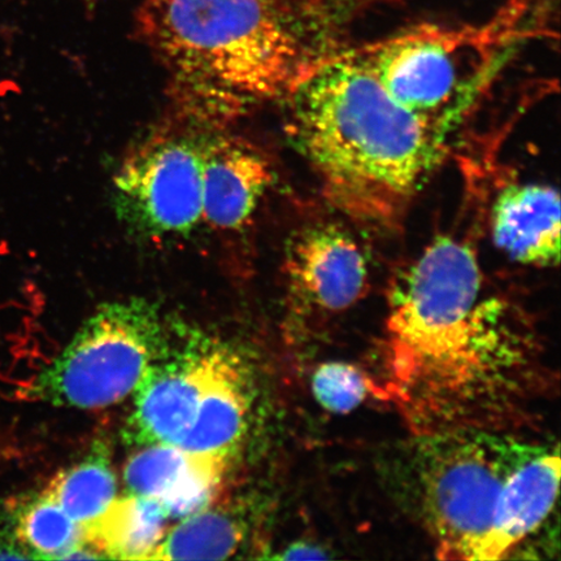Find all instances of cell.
Here are the masks:
<instances>
[{"label": "cell", "mask_w": 561, "mask_h": 561, "mask_svg": "<svg viewBox=\"0 0 561 561\" xmlns=\"http://www.w3.org/2000/svg\"><path fill=\"white\" fill-rule=\"evenodd\" d=\"M46 491L70 518L87 528L115 502L116 476L108 456L95 450L79 465L55 476Z\"/></svg>", "instance_id": "17"}, {"label": "cell", "mask_w": 561, "mask_h": 561, "mask_svg": "<svg viewBox=\"0 0 561 561\" xmlns=\"http://www.w3.org/2000/svg\"><path fill=\"white\" fill-rule=\"evenodd\" d=\"M407 468L410 496L439 559L489 561L512 477L539 442L512 431L415 436Z\"/></svg>", "instance_id": "5"}, {"label": "cell", "mask_w": 561, "mask_h": 561, "mask_svg": "<svg viewBox=\"0 0 561 561\" xmlns=\"http://www.w3.org/2000/svg\"><path fill=\"white\" fill-rule=\"evenodd\" d=\"M327 552L324 549H321L318 545L307 543V542H296L286 547V549L278 553L276 557H272V559H280V560H306V559H328Z\"/></svg>", "instance_id": "20"}, {"label": "cell", "mask_w": 561, "mask_h": 561, "mask_svg": "<svg viewBox=\"0 0 561 561\" xmlns=\"http://www.w3.org/2000/svg\"><path fill=\"white\" fill-rule=\"evenodd\" d=\"M289 135L341 214L394 229L447 152L450 131L392 98L363 62L319 60L287 95Z\"/></svg>", "instance_id": "2"}, {"label": "cell", "mask_w": 561, "mask_h": 561, "mask_svg": "<svg viewBox=\"0 0 561 561\" xmlns=\"http://www.w3.org/2000/svg\"><path fill=\"white\" fill-rule=\"evenodd\" d=\"M275 175L263 153L244 139L207 133L203 137V222L220 233L250 226Z\"/></svg>", "instance_id": "10"}, {"label": "cell", "mask_w": 561, "mask_h": 561, "mask_svg": "<svg viewBox=\"0 0 561 561\" xmlns=\"http://www.w3.org/2000/svg\"><path fill=\"white\" fill-rule=\"evenodd\" d=\"M560 482L559 446L541 444L516 469L491 541L489 561L510 558L549 520Z\"/></svg>", "instance_id": "14"}, {"label": "cell", "mask_w": 561, "mask_h": 561, "mask_svg": "<svg viewBox=\"0 0 561 561\" xmlns=\"http://www.w3.org/2000/svg\"><path fill=\"white\" fill-rule=\"evenodd\" d=\"M167 518L165 510L156 500L124 497L83 528L85 543L102 558L151 560L165 537Z\"/></svg>", "instance_id": "15"}, {"label": "cell", "mask_w": 561, "mask_h": 561, "mask_svg": "<svg viewBox=\"0 0 561 561\" xmlns=\"http://www.w3.org/2000/svg\"><path fill=\"white\" fill-rule=\"evenodd\" d=\"M137 26L202 125L287 98L319 62L273 0H144Z\"/></svg>", "instance_id": "3"}, {"label": "cell", "mask_w": 561, "mask_h": 561, "mask_svg": "<svg viewBox=\"0 0 561 561\" xmlns=\"http://www.w3.org/2000/svg\"><path fill=\"white\" fill-rule=\"evenodd\" d=\"M205 131L161 129L115 174L117 219L144 240L186 238L203 222Z\"/></svg>", "instance_id": "7"}, {"label": "cell", "mask_w": 561, "mask_h": 561, "mask_svg": "<svg viewBox=\"0 0 561 561\" xmlns=\"http://www.w3.org/2000/svg\"><path fill=\"white\" fill-rule=\"evenodd\" d=\"M382 357L386 399L415 436L512 431L552 385L535 322L489 291L479 252L451 233L392 280Z\"/></svg>", "instance_id": "1"}, {"label": "cell", "mask_w": 561, "mask_h": 561, "mask_svg": "<svg viewBox=\"0 0 561 561\" xmlns=\"http://www.w3.org/2000/svg\"><path fill=\"white\" fill-rule=\"evenodd\" d=\"M491 238L510 261L537 268L560 262V195L542 184H510L490 210Z\"/></svg>", "instance_id": "12"}, {"label": "cell", "mask_w": 561, "mask_h": 561, "mask_svg": "<svg viewBox=\"0 0 561 561\" xmlns=\"http://www.w3.org/2000/svg\"><path fill=\"white\" fill-rule=\"evenodd\" d=\"M366 250L336 224H314L294 234L285 273L297 306L316 318H332L354 307L369 285Z\"/></svg>", "instance_id": "8"}, {"label": "cell", "mask_w": 561, "mask_h": 561, "mask_svg": "<svg viewBox=\"0 0 561 561\" xmlns=\"http://www.w3.org/2000/svg\"><path fill=\"white\" fill-rule=\"evenodd\" d=\"M210 351L198 346L167 354V348L136 388L126 437L137 445L179 446L194 423Z\"/></svg>", "instance_id": "9"}, {"label": "cell", "mask_w": 561, "mask_h": 561, "mask_svg": "<svg viewBox=\"0 0 561 561\" xmlns=\"http://www.w3.org/2000/svg\"><path fill=\"white\" fill-rule=\"evenodd\" d=\"M165 348L156 306L140 299L105 304L42 371L34 394L53 405L81 410L116 404L136 390Z\"/></svg>", "instance_id": "6"}, {"label": "cell", "mask_w": 561, "mask_h": 561, "mask_svg": "<svg viewBox=\"0 0 561 561\" xmlns=\"http://www.w3.org/2000/svg\"><path fill=\"white\" fill-rule=\"evenodd\" d=\"M125 467L131 495L158 501L168 517H187L213 504L221 486L227 461L192 454L173 445H151Z\"/></svg>", "instance_id": "11"}, {"label": "cell", "mask_w": 561, "mask_h": 561, "mask_svg": "<svg viewBox=\"0 0 561 561\" xmlns=\"http://www.w3.org/2000/svg\"><path fill=\"white\" fill-rule=\"evenodd\" d=\"M312 392L322 409L334 415H347L370 397L386 399L381 385L359 367L345 362L320 364L313 371Z\"/></svg>", "instance_id": "19"}, {"label": "cell", "mask_w": 561, "mask_h": 561, "mask_svg": "<svg viewBox=\"0 0 561 561\" xmlns=\"http://www.w3.org/2000/svg\"><path fill=\"white\" fill-rule=\"evenodd\" d=\"M244 529L226 510H203L187 516L163 538L151 560H221L240 549Z\"/></svg>", "instance_id": "16"}, {"label": "cell", "mask_w": 561, "mask_h": 561, "mask_svg": "<svg viewBox=\"0 0 561 561\" xmlns=\"http://www.w3.org/2000/svg\"><path fill=\"white\" fill-rule=\"evenodd\" d=\"M530 5L512 0L479 25H421L350 51L404 107L453 131L510 59L539 32Z\"/></svg>", "instance_id": "4"}, {"label": "cell", "mask_w": 561, "mask_h": 561, "mask_svg": "<svg viewBox=\"0 0 561 561\" xmlns=\"http://www.w3.org/2000/svg\"><path fill=\"white\" fill-rule=\"evenodd\" d=\"M252 391L248 369L229 351H210L194 423L178 446L228 460L248 433Z\"/></svg>", "instance_id": "13"}, {"label": "cell", "mask_w": 561, "mask_h": 561, "mask_svg": "<svg viewBox=\"0 0 561 561\" xmlns=\"http://www.w3.org/2000/svg\"><path fill=\"white\" fill-rule=\"evenodd\" d=\"M16 536L37 559L62 560L69 551L85 545L83 526L70 518L46 490L20 510Z\"/></svg>", "instance_id": "18"}]
</instances>
